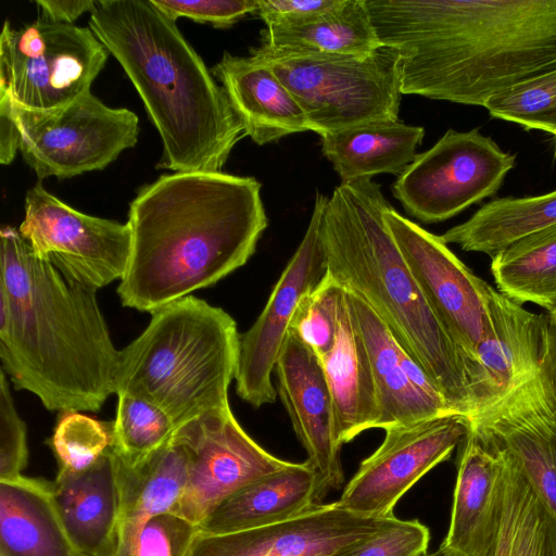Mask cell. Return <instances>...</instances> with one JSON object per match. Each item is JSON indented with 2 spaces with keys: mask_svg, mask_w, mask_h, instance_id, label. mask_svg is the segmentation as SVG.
Segmentation results:
<instances>
[{
  "mask_svg": "<svg viewBox=\"0 0 556 556\" xmlns=\"http://www.w3.org/2000/svg\"><path fill=\"white\" fill-rule=\"evenodd\" d=\"M401 92L483 106L556 68V0H366Z\"/></svg>",
  "mask_w": 556,
  "mask_h": 556,
  "instance_id": "6da1fadb",
  "label": "cell"
},
{
  "mask_svg": "<svg viewBox=\"0 0 556 556\" xmlns=\"http://www.w3.org/2000/svg\"><path fill=\"white\" fill-rule=\"evenodd\" d=\"M261 188L254 177L223 172L167 174L142 186L129 204L122 304L151 314L242 267L268 225Z\"/></svg>",
  "mask_w": 556,
  "mask_h": 556,
  "instance_id": "7a4b0ae2",
  "label": "cell"
},
{
  "mask_svg": "<svg viewBox=\"0 0 556 556\" xmlns=\"http://www.w3.org/2000/svg\"><path fill=\"white\" fill-rule=\"evenodd\" d=\"M117 350L96 291L70 283L17 229L0 231V358L51 412H98L115 393Z\"/></svg>",
  "mask_w": 556,
  "mask_h": 556,
  "instance_id": "3957f363",
  "label": "cell"
},
{
  "mask_svg": "<svg viewBox=\"0 0 556 556\" xmlns=\"http://www.w3.org/2000/svg\"><path fill=\"white\" fill-rule=\"evenodd\" d=\"M89 27L124 68L160 134L156 168L222 172L245 134L176 22L151 0H100Z\"/></svg>",
  "mask_w": 556,
  "mask_h": 556,
  "instance_id": "277c9868",
  "label": "cell"
},
{
  "mask_svg": "<svg viewBox=\"0 0 556 556\" xmlns=\"http://www.w3.org/2000/svg\"><path fill=\"white\" fill-rule=\"evenodd\" d=\"M390 206L371 178L334 188L319 227L326 273L371 307L452 409L469 417L473 406L464 354L395 244L384 222Z\"/></svg>",
  "mask_w": 556,
  "mask_h": 556,
  "instance_id": "5b68a950",
  "label": "cell"
},
{
  "mask_svg": "<svg viewBox=\"0 0 556 556\" xmlns=\"http://www.w3.org/2000/svg\"><path fill=\"white\" fill-rule=\"evenodd\" d=\"M240 333L223 308L194 295L151 313L147 328L119 350L115 394L144 400L176 427L230 408Z\"/></svg>",
  "mask_w": 556,
  "mask_h": 556,
  "instance_id": "8992f818",
  "label": "cell"
},
{
  "mask_svg": "<svg viewBox=\"0 0 556 556\" xmlns=\"http://www.w3.org/2000/svg\"><path fill=\"white\" fill-rule=\"evenodd\" d=\"M250 54L268 65L295 98L312 131L399 119L401 54L381 45L365 55L326 54L261 42Z\"/></svg>",
  "mask_w": 556,
  "mask_h": 556,
  "instance_id": "52a82bcc",
  "label": "cell"
},
{
  "mask_svg": "<svg viewBox=\"0 0 556 556\" xmlns=\"http://www.w3.org/2000/svg\"><path fill=\"white\" fill-rule=\"evenodd\" d=\"M0 109L12 118L18 151L41 181L101 170L139 136V118L128 109L105 105L91 91L67 104L36 110L0 94Z\"/></svg>",
  "mask_w": 556,
  "mask_h": 556,
  "instance_id": "ba28073f",
  "label": "cell"
},
{
  "mask_svg": "<svg viewBox=\"0 0 556 556\" xmlns=\"http://www.w3.org/2000/svg\"><path fill=\"white\" fill-rule=\"evenodd\" d=\"M109 51L90 27L5 21L0 35V94L36 110L63 106L90 90Z\"/></svg>",
  "mask_w": 556,
  "mask_h": 556,
  "instance_id": "9c48e42d",
  "label": "cell"
},
{
  "mask_svg": "<svg viewBox=\"0 0 556 556\" xmlns=\"http://www.w3.org/2000/svg\"><path fill=\"white\" fill-rule=\"evenodd\" d=\"M515 159L478 129H448L433 147L416 155L397 176L392 192L418 220L443 222L493 195Z\"/></svg>",
  "mask_w": 556,
  "mask_h": 556,
  "instance_id": "30bf717a",
  "label": "cell"
},
{
  "mask_svg": "<svg viewBox=\"0 0 556 556\" xmlns=\"http://www.w3.org/2000/svg\"><path fill=\"white\" fill-rule=\"evenodd\" d=\"M17 230L35 255L51 263L70 283L97 292L126 273L129 225L84 214L49 193L40 180L26 192Z\"/></svg>",
  "mask_w": 556,
  "mask_h": 556,
  "instance_id": "8fae6325",
  "label": "cell"
},
{
  "mask_svg": "<svg viewBox=\"0 0 556 556\" xmlns=\"http://www.w3.org/2000/svg\"><path fill=\"white\" fill-rule=\"evenodd\" d=\"M173 440L186 456L187 484L172 513L197 526L241 488L290 464L260 446L231 408L182 424Z\"/></svg>",
  "mask_w": 556,
  "mask_h": 556,
  "instance_id": "7c38bea8",
  "label": "cell"
},
{
  "mask_svg": "<svg viewBox=\"0 0 556 556\" xmlns=\"http://www.w3.org/2000/svg\"><path fill=\"white\" fill-rule=\"evenodd\" d=\"M328 197L316 191L305 235L253 325L239 338L237 394L258 408L276 401L273 374L300 301L326 274L319 227Z\"/></svg>",
  "mask_w": 556,
  "mask_h": 556,
  "instance_id": "4fadbf2b",
  "label": "cell"
},
{
  "mask_svg": "<svg viewBox=\"0 0 556 556\" xmlns=\"http://www.w3.org/2000/svg\"><path fill=\"white\" fill-rule=\"evenodd\" d=\"M468 428L466 416L448 414L386 429L382 443L361 463L339 503L361 516H394L399 500L428 471L450 458Z\"/></svg>",
  "mask_w": 556,
  "mask_h": 556,
  "instance_id": "5bb4252c",
  "label": "cell"
},
{
  "mask_svg": "<svg viewBox=\"0 0 556 556\" xmlns=\"http://www.w3.org/2000/svg\"><path fill=\"white\" fill-rule=\"evenodd\" d=\"M384 222L427 302L462 350L468 375L488 321L489 283L476 276L441 236L392 206L386 211Z\"/></svg>",
  "mask_w": 556,
  "mask_h": 556,
  "instance_id": "9a60e30c",
  "label": "cell"
},
{
  "mask_svg": "<svg viewBox=\"0 0 556 556\" xmlns=\"http://www.w3.org/2000/svg\"><path fill=\"white\" fill-rule=\"evenodd\" d=\"M468 421L514 457L556 516V342L539 371Z\"/></svg>",
  "mask_w": 556,
  "mask_h": 556,
  "instance_id": "2e32d148",
  "label": "cell"
},
{
  "mask_svg": "<svg viewBox=\"0 0 556 556\" xmlns=\"http://www.w3.org/2000/svg\"><path fill=\"white\" fill-rule=\"evenodd\" d=\"M486 301L484 334L468 370L472 414L539 371L556 342L547 314L527 311L490 285Z\"/></svg>",
  "mask_w": 556,
  "mask_h": 556,
  "instance_id": "e0dca14e",
  "label": "cell"
},
{
  "mask_svg": "<svg viewBox=\"0 0 556 556\" xmlns=\"http://www.w3.org/2000/svg\"><path fill=\"white\" fill-rule=\"evenodd\" d=\"M277 392L317 477L316 504L344 481L330 388L315 352L289 329L276 362Z\"/></svg>",
  "mask_w": 556,
  "mask_h": 556,
  "instance_id": "ac0fdd59",
  "label": "cell"
},
{
  "mask_svg": "<svg viewBox=\"0 0 556 556\" xmlns=\"http://www.w3.org/2000/svg\"><path fill=\"white\" fill-rule=\"evenodd\" d=\"M396 519L361 516L339 501L319 503L291 519L262 528L226 534L199 531L186 556H331Z\"/></svg>",
  "mask_w": 556,
  "mask_h": 556,
  "instance_id": "d6986e66",
  "label": "cell"
},
{
  "mask_svg": "<svg viewBox=\"0 0 556 556\" xmlns=\"http://www.w3.org/2000/svg\"><path fill=\"white\" fill-rule=\"evenodd\" d=\"M459 445L451 522L439 552L444 556H485L501 517L504 454L470 425Z\"/></svg>",
  "mask_w": 556,
  "mask_h": 556,
  "instance_id": "ffe728a7",
  "label": "cell"
},
{
  "mask_svg": "<svg viewBox=\"0 0 556 556\" xmlns=\"http://www.w3.org/2000/svg\"><path fill=\"white\" fill-rule=\"evenodd\" d=\"M245 136L258 146L312 131L300 104L273 70L253 55L224 52L212 67Z\"/></svg>",
  "mask_w": 556,
  "mask_h": 556,
  "instance_id": "44dd1931",
  "label": "cell"
},
{
  "mask_svg": "<svg viewBox=\"0 0 556 556\" xmlns=\"http://www.w3.org/2000/svg\"><path fill=\"white\" fill-rule=\"evenodd\" d=\"M52 496L72 542L84 556H113L119 496L112 446L80 471L59 468Z\"/></svg>",
  "mask_w": 556,
  "mask_h": 556,
  "instance_id": "7402d4cb",
  "label": "cell"
},
{
  "mask_svg": "<svg viewBox=\"0 0 556 556\" xmlns=\"http://www.w3.org/2000/svg\"><path fill=\"white\" fill-rule=\"evenodd\" d=\"M345 293L371 366L379 408L377 428L386 430L456 414L443 396L429 395L410 381L401 361L402 348L389 328L358 295L348 290Z\"/></svg>",
  "mask_w": 556,
  "mask_h": 556,
  "instance_id": "603a6c76",
  "label": "cell"
},
{
  "mask_svg": "<svg viewBox=\"0 0 556 556\" xmlns=\"http://www.w3.org/2000/svg\"><path fill=\"white\" fill-rule=\"evenodd\" d=\"M113 456L119 496L113 556H129L144 523L172 513L178 503L187 484V460L173 438L136 465H126L114 453Z\"/></svg>",
  "mask_w": 556,
  "mask_h": 556,
  "instance_id": "cb8c5ba5",
  "label": "cell"
},
{
  "mask_svg": "<svg viewBox=\"0 0 556 556\" xmlns=\"http://www.w3.org/2000/svg\"><path fill=\"white\" fill-rule=\"evenodd\" d=\"M317 477L307 462L291 463L241 488L199 526L204 534H226L291 519L316 504Z\"/></svg>",
  "mask_w": 556,
  "mask_h": 556,
  "instance_id": "d4e9b609",
  "label": "cell"
},
{
  "mask_svg": "<svg viewBox=\"0 0 556 556\" xmlns=\"http://www.w3.org/2000/svg\"><path fill=\"white\" fill-rule=\"evenodd\" d=\"M319 361L332 396L339 443L343 445L377 428L379 408L371 366L344 289L339 301L334 344Z\"/></svg>",
  "mask_w": 556,
  "mask_h": 556,
  "instance_id": "484cf974",
  "label": "cell"
},
{
  "mask_svg": "<svg viewBox=\"0 0 556 556\" xmlns=\"http://www.w3.org/2000/svg\"><path fill=\"white\" fill-rule=\"evenodd\" d=\"M0 556H84L60 518L50 481L22 475L0 482Z\"/></svg>",
  "mask_w": 556,
  "mask_h": 556,
  "instance_id": "4316f807",
  "label": "cell"
},
{
  "mask_svg": "<svg viewBox=\"0 0 556 556\" xmlns=\"http://www.w3.org/2000/svg\"><path fill=\"white\" fill-rule=\"evenodd\" d=\"M425 129L400 119H381L327 132L321 150L341 182L380 174L400 175L416 157Z\"/></svg>",
  "mask_w": 556,
  "mask_h": 556,
  "instance_id": "83f0119b",
  "label": "cell"
},
{
  "mask_svg": "<svg viewBox=\"0 0 556 556\" xmlns=\"http://www.w3.org/2000/svg\"><path fill=\"white\" fill-rule=\"evenodd\" d=\"M261 42L326 54L365 55L381 46L366 0H342L306 20L266 26Z\"/></svg>",
  "mask_w": 556,
  "mask_h": 556,
  "instance_id": "f1b7e54d",
  "label": "cell"
},
{
  "mask_svg": "<svg viewBox=\"0 0 556 556\" xmlns=\"http://www.w3.org/2000/svg\"><path fill=\"white\" fill-rule=\"evenodd\" d=\"M502 450V510L496 534L485 556H556V516L514 457Z\"/></svg>",
  "mask_w": 556,
  "mask_h": 556,
  "instance_id": "f546056e",
  "label": "cell"
},
{
  "mask_svg": "<svg viewBox=\"0 0 556 556\" xmlns=\"http://www.w3.org/2000/svg\"><path fill=\"white\" fill-rule=\"evenodd\" d=\"M556 225V190L535 197L502 198L478 210L441 238L467 252L491 257L514 242Z\"/></svg>",
  "mask_w": 556,
  "mask_h": 556,
  "instance_id": "4dcf8cb0",
  "label": "cell"
},
{
  "mask_svg": "<svg viewBox=\"0 0 556 556\" xmlns=\"http://www.w3.org/2000/svg\"><path fill=\"white\" fill-rule=\"evenodd\" d=\"M490 269L498 292L514 302L556 307V225L493 255Z\"/></svg>",
  "mask_w": 556,
  "mask_h": 556,
  "instance_id": "1f68e13d",
  "label": "cell"
},
{
  "mask_svg": "<svg viewBox=\"0 0 556 556\" xmlns=\"http://www.w3.org/2000/svg\"><path fill=\"white\" fill-rule=\"evenodd\" d=\"M177 427L157 406L130 395H117L112 451L126 465H136L167 444Z\"/></svg>",
  "mask_w": 556,
  "mask_h": 556,
  "instance_id": "d6a6232c",
  "label": "cell"
},
{
  "mask_svg": "<svg viewBox=\"0 0 556 556\" xmlns=\"http://www.w3.org/2000/svg\"><path fill=\"white\" fill-rule=\"evenodd\" d=\"M484 108L492 117L544 130L556 138V68L492 97Z\"/></svg>",
  "mask_w": 556,
  "mask_h": 556,
  "instance_id": "836d02e7",
  "label": "cell"
},
{
  "mask_svg": "<svg viewBox=\"0 0 556 556\" xmlns=\"http://www.w3.org/2000/svg\"><path fill=\"white\" fill-rule=\"evenodd\" d=\"M112 428L113 422L81 412H61L49 439L59 468L80 471L93 465L111 447Z\"/></svg>",
  "mask_w": 556,
  "mask_h": 556,
  "instance_id": "e575fe53",
  "label": "cell"
},
{
  "mask_svg": "<svg viewBox=\"0 0 556 556\" xmlns=\"http://www.w3.org/2000/svg\"><path fill=\"white\" fill-rule=\"evenodd\" d=\"M343 288L327 273L317 287L299 303L290 329L315 352L319 359L332 349L338 327V307Z\"/></svg>",
  "mask_w": 556,
  "mask_h": 556,
  "instance_id": "d590c367",
  "label": "cell"
},
{
  "mask_svg": "<svg viewBox=\"0 0 556 556\" xmlns=\"http://www.w3.org/2000/svg\"><path fill=\"white\" fill-rule=\"evenodd\" d=\"M429 529L418 520L396 519L384 530L351 543L331 556H421L427 553Z\"/></svg>",
  "mask_w": 556,
  "mask_h": 556,
  "instance_id": "8d00e7d4",
  "label": "cell"
},
{
  "mask_svg": "<svg viewBox=\"0 0 556 556\" xmlns=\"http://www.w3.org/2000/svg\"><path fill=\"white\" fill-rule=\"evenodd\" d=\"M28 460L27 428L20 417L7 374H0V482L22 476Z\"/></svg>",
  "mask_w": 556,
  "mask_h": 556,
  "instance_id": "74e56055",
  "label": "cell"
},
{
  "mask_svg": "<svg viewBox=\"0 0 556 556\" xmlns=\"http://www.w3.org/2000/svg\"><path fill=\"white\" fill-rule=\"evenodd\" d=\"M199 533L197 525L165 513L150 518L129 556H186Z\"/></svg>",
  "mask_w": 556,
  "mask_h": 556,
  "instance_id": "f35d334b",
  "label": "cell"
},
{
  "mask_svg": "<svg viewBox=\"0 0 556 556\" xmlns=\"http://www.w3.org/2000/svg\"><path fill=\"white\" fill-rule=\"evenodd\" d=\"M164 15L176 22L179 17L227 28L248 14H255L257 0H151Z\"/></svg>",
  "mask_w": 556,
  "mask_h": 556,
  "instance_id": "ab89813d",
  "label": "cell"
},
{
  "mask_svg": "<svg viewBox=\"0 0 556 556\" xmlns=\"http://www.w3.org/2000/svg\"><path fill=\"white\" fill-rule=\"evenodd\" d=\"M342 0H257L255 14L266 26L287 24L306 20L315 14L328 11Z\"/></svg>",
  "mask_w": 556,
  "mask_h": 556,
  "instance_id": "60d3db41",
  "label": "cell"
},
{
  "mask_svg": "<svg viewBox=\"0 0 556 556\" xmlns=\"http://www.w3.org/2000/svg\"><path fill=\"white\" fill-rule=\"evenodd\" d=\"M45 20L53 23L73 24L81 14L91 12L96 1L92 0H37Z\"/></svg>",
  "mask_w": 556,
  "mask_h": 556,
  "instance_id": "b9f144b4",
  "label": "cell"
},
{
  "mask_svg": "<svg viewBox=\"0 0 556 556\" xmlns=\"http://www.w3.org/2000/svg\"><path fill=\"white\" fill-rule=\"evenodd\" d=\"M18 150V134L11 116L0 109V162L10 164Z\"/></svg>",
  "mask_w": 556,
  "mask_h": 556,
  "instance_id": "7bdbcfd3",
  "label": "cell"
},
{
  "mask_svg": "<svg viewBox=\"0 0 556 556\" xmlns=\"http://www.w3.org/2000/svg\"><path fill=\"white\" fill-rule=\"evenodd\" d=\"M546 314H547V317L551 321V325H552L554 331L556 332V307L548 311Z\"/></svg>",
  "mask_w": 556,
  "mask_h": 556,
  "instance_id": "ee69618b",
  "label": "cell"
},
{
  "mask_svg": "<svg viewBox=\"0 0 556 556\" xmlns=\"http://www.w3.org/2000/svg\"><path fill=\"white\" fill-rule=\"evenodd\" d=\"M421 556H444V555H443V554H441V553L438 551V552L432 553V554H428V553H426V554H424V555H421Z\"/></svg>",
  "mask_w": 556,
  "mask_h": 556,
  "instance_id": "f6af8a7d",
  "label": "cell"
}]
</instances>
